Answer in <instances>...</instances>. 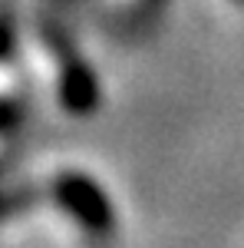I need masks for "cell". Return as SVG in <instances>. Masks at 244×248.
Listing matches in <instances>:
<instances>
[{
    "mask_svg": "<svg viewBox=\"0 0 244 248\" xmlns=\"http://www.w3.org/2000/svg\"><path fill=\"white\" fill-rule=\"evenodd\" d=\"M46 46L59 57V103L63 109L73 116H93L99 106V83H96L93 70L73 53V46L66 43L59 27H46L43 30Z\"/></svg>",
    "mask_w": 244,
    "mask_h": 248,
    "instance_id": "1",
    "label": "cell"
},
{
    "mask_svg": "<svg viewBox=\"0 0 244 248\" xmlns=\"http://www.w3.org/2000/svg\"><path fill=\"white\" fill-rule=\"evenodd\" d=\"M53 199L93 235H109L115 229V212L106 192L83 172H63L53 182Z\"/></svg>",
    "mask_w": 244,
    "mask_h": 248,
    "instance_id": "2",
    "label": "cell"
},
{
    "mask_svg": "<svg viewBox=\"0 0 244 248\" xmlns=\"http://www.w3.org/2000/svg\"><path fill=\"white\" fill-rule=\"evenodd\" d=\"M14 50V23L10 17H0V60Z\"/></svg>",
    "mask_w": 244,
    "mask_h": 248,
    "instance_id": "3",
    "label": "cell"
}]
</instances>
